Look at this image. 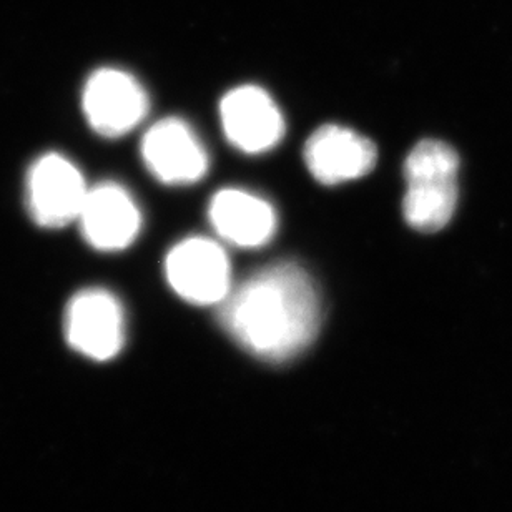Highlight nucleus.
<instances>
[{"instance_id":"nucleus-1","label":"nucleus","mask_w":512,"mask_h":512,"mask_svg":"<svg viewBox=\"0 0 512 512\" xmlns=\"http://www.w3.org/2000/svg\"><path fill=\"white\" fill-rule=\"evenodd\" d=\"M218 316L243 350L263 361L286 363L318 336L320 295L300 265L275 263L232 288Z\"/></svg>"},{"instance_id":"nucleus-2","label":"nucleus","mask_w":512,"mask_h":512,"mask_svg":"<svg viewBox=\"0 0 512 512\" xmlns=\"http://www.w3.org/2000/svg\"><path fill=\"white\" fill-rule=\"evenodd\" d=\"M165 275L173 291L192 305H222L232 291L227 253L208 238H187L175 245L165 260Z\"/></svg>"},{"instance_id":"nucleus-3","label":"nucleus","mask_w":512,"mask_h":512,"mask_svg":"<svg viewBox=\"0 0 512 512\" xmlns=\"http://www.w3.org/2000/svg\"><path fill=\"white\" fill-rule=\"evenodd\" d=\"M87 193L79 168L59 153L44 155L30 168L27 203L40 227L62 228L79 220Z\"/></svg>"},{"instance_id":"nucleus-4","label":"nucleus","mask_w":512,"mask_h":512,"mask_svg":"<svg viewBox=\"0 0 512 512\" xmlns=\"http://www.w3.org/2000/svg\"><path fill=\"white\" fill-rule=\"evenodd\" d=\"M65 338L90 360L109 361L125 340L124 311L112 293L99 288L80 291L65 311Z\"/></svg>"},{"instance_id":"nucleus-5","label":"nucleus","mask_w":512,"mask_h":512,"mask_svg":"<svg viewBox=\"0 0 512 512\" xmlns=\"http://www.w3.org/2000/svg\"><path fill=\"white\" fill-rule=\"evenodd\" d=\"M84 112L95 132L122 137L145 119L147 92L124 70H97L85 85Z\"/></svg>"},{"instance_id":"nucleus-6","label":"nucleus","mask_w":512,"mask_h":512,"mask_svg":"<svg viewBox=\"0 0 512 512\" xmlns=\"http://www.w3.org/2000/svg\"><path fill=\"white\" fill-rule=\"evenodd\" d=\"M376 160L378 150L370 138L340 125H323L305 145L306 167L321 185L330 187L366 177Z\"/></svg>"},{"instance_id":"nucleus-7","label":"nucleus","mask_w":512,"mask_h":512,"mask_svg":"<svg viewBox=\"0 0 512 512\" xmlns=\"http://www.w3.org/2000/svg\"><path fill=\"white\" fill-rule=\"evenodd\" d=\"M220 117L233 147L253 155L276 147L285 133L278 105L255 85L230 90L220 104Z\"/></svg>"},{"instance_id":"nucleus-8","label":"nucleus","mask_w":512,"mask_h":512,"mask_svg":"<svg viewBox=\"0 0 512 512\" xmlns=\"http://www.w3.org/2000/svg\"><path fill=\"white\" fill-rule=\"evenodd\" d=\"M142 157L153 177L167 185H192L208 170L197 135L180 119L160 120L142 140Z\"/></svg>"},{"instance_id":"nucleus-9","label":"nucleus","mask_w":512,"mask_h":512,"mask_svg":"<svg viewBox=\"0 0 512 512\" xmlns=\"http://www.w3.org/2000/svg\"><path fill=\"white\" fill-rule=\"evenodd\" d=\"M79 222L92 247L102 252H120L137 238L142 215L125 188L117 183H102L89 188Z\"/></svg>"},{"instance_id":"nucleus-10","label":"nucleus","mask_w":512,"mask_h":512,"mask_svg":"<svg viewBox=\"0 0 512 512\" xmlns=\"http://www.w3.org/2000/svg\"><path fill=\"white\" fill-rule=\"evenodd\" d=\"M208 218L215 232L235 247H263L276 232V213L270 203L237 188H225L212 198Z\"/></svg>"},{"instance_id":"nucleus-11","label":"nucleus","mask_w":512,"mask_h":512,"mask_svg":"<svg viewBox=\"0 0 512 512\" xmlns=\"http://www.w3.org/2000/svg\"><path fill=\"white\" fill-rule=\"evenodd\" d=\"M458 202L456 178H429L408 182L404 195V220L419 232H438L448 225Z\"/></svg>"},{"instance_id":"nucleus-12","label":"nucleus","mask_w":512,"mask_h":512,"mask_svg":"<svg viewBox=\"0 0 512 512\" xmlns=\"http://www.w3.org/2000/svg\"><path fill=\"white\" fill-rule=\"evenodd\" d=\"M459 157L453 147L439 140H423L411 150L404 163L406 182L429 178H456Z\"/></svg>"}]
</instances>
